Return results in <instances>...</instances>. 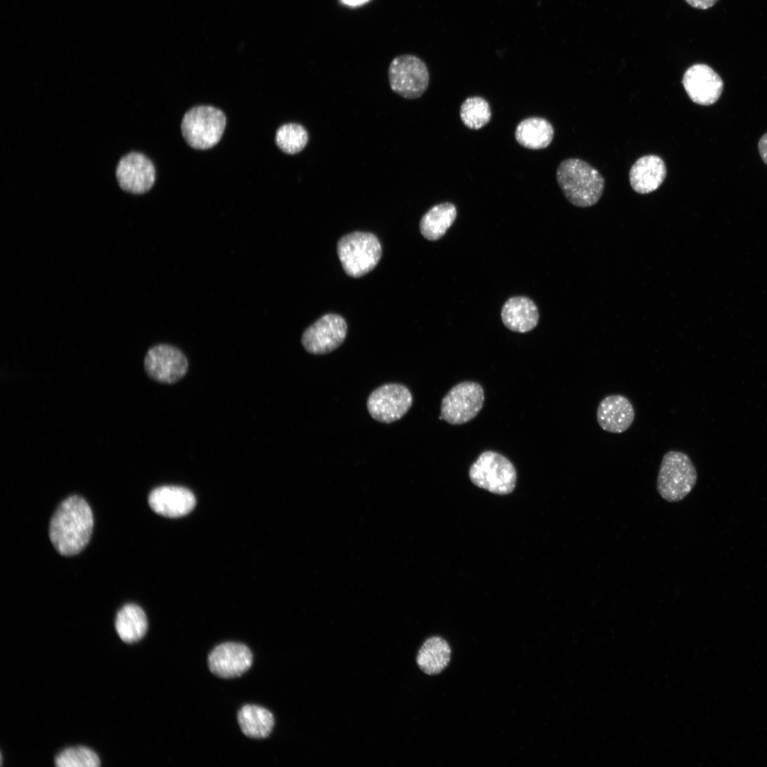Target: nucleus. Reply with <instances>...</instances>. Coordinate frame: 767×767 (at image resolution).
<instances>
[{"label": "nucleus", "instance_id": "obj_1", "mask_svg": "<svg viewBox=\"0 0 767 767\" xmlns=\"http://www.w3.org/2000/svg\"><path fill=\"white\" fill-rule=\"evenodd\" d=\"M93 526L87 502L81 496H71L59 505L50 520V541L60 554L76 555L89 543Z\"/></svg>", "mask_w": 767, "mask_h": 767}, {"label": "nucleus", "instance_id": "obj_2", "mask_svg": "<svg viewBox=\"0 0 767 767\" xmlns=\"http://www.w3.org/2000/svg\"><path fill=\"white\" fill-rule=\"evenodd\" d=\"M556 180L566 199L580 207L595 205L604 187V180L599 172L579 158L562 161L557 168Z\"/></svg>", "mask_w": 767, "mask_h": 767}, {"label": "nucleus", "instance_id": "obj_3", "mask_svg": "<svg viewBox=\"0 0 767 767\" xmlns=\"http://www.w3.org/2000/svg\"><path fill=\"white\" fill-rule=\"evenodd\" d=\"M697 473L689 456L670 450L663 457L656 482L660 496L668 502L685 499L695 487Z\"/></svg>", "mask_w": 767, "mask_h": 767}, {"label": "nucleus", "instance_id": "obj_4", "mask_svg": "<svg viewBox=\"0 0 767 767\" xmlns=\"http://www.w3.org/2000/svg\"><path fill=\"white\" fill-rule=\"evenodd\" d=\"M337 254L345 273L358 278L377 265L381 256V245L374 234L355 232L339 240Z\"/></svg>", "mask_w": 767, "mask_h": 767}, {"label": "nucleus", "instance_id": "obj_5", "mask_svg": "<svg viewBox=\"0 0 767 767\" xmlns=\"http://www.w3.org/2000/svg\"><path fill=\"white\" fill-rule=\"evenodd\" d=\"M226 123V116L220 109L211 106H197L184 114L181 132L190 147L206 150L219 141Z\"/></svg>", "mask_w": 767, "mask_h": 767}, {"label": "nucleus", "instance_id": "obj_6", "mask_svg": "<svg viewBox=\"0 0 767 767\" xmlns=\"http://www.w3.org/2000/svg\"><path fill=\"white\" fill-rule=\"evenodd\" d=\"M469 475L472 482L482 489L497 494L513 491L516 472L504 456L494 451L482 452L472 464Z\"/></svg>", "mask_w": 767, "mask_h": 767}, {"label": "nucleus", "instance_id": "obj_7", "mask_svg": "<svg viewBox=\"0 0 767 767\" xmlns=\"http://www.w3.org/2000/svg\"><path fill=\"white\" fill-rule=\"evenodd\" d=\"M388 75L391 89L409 99L421 97L430 81L425 63L413 55L396 57L390 63Z\"/></svg>", "mask_w": 767, "mask_h": 767}, {"label": "nucleus", "instance_id": "obj_8", "mask_svg": "<svg viewBox=\"0 0 767 767\" xmlns=\"http://www.w3.org/2000/svg\"><path fill=\"white\" fill-rule=\"evenodd\" d=\"M484 390L476 382L464 381L453 386L442 401V420L452 425L469 422L481 410Z\"/></svg>", "mask_w": 767, "mask_h": 767}, {"label": "nucleus", "instance_id": "obj_9", "mask_svg": "<svg viewBox=\"0 0 767 767\" xmlns=\"http://www.w3.org/2000/svg\"><path fill=\"white\" fill-rule=\"evenodd\" d=\"M413 396L410 390L400 384L383 385L369 395L367 409L376 420L390 423L401 419L410 409Z\"/></svg>", "mask_w": 767, "mask_h": 767}, {"label": "nucleus", "instance_id": "obj_10", "mask_svg": "<svg viewBox=\"0 0 767 767\" xmlns=\"http://www.w3.org/2000/svg\"><path fill=\"white\" fill-rule=\"evenodd\" d=\"M347 325L337 314H327L308 327L301 342L305 349L313 354H325L338 348L344 341Z\"/></svg>", "mask_w": 767, "mask_h": 767}, {"label": "nucleus", "instance_id": "obj_11", "mask_svg": "<svg viewBox=\"0 0 767 767\" xmlns=\"http://www.w3.org/2000/svg\"><path fill=\"white\" fill-rule=\"evenodd\" d=\"M187 361L178 348L165 344L150 348L144 358L147 375L160 383L173 384L186 374Z\"/></svg>", "mask_w": 767, "mask_h": 767}, {"label": "nucleus", "instance_id": "obj_12", "mask_svg": "<svg viewBox=\"0 0 767 767\" xmlns=\"http://www.w3.org/2000/svg\"><path fill=\"white\" fill-rule=\"evenodd\" d=\"M116 176L122 190L141 194L153 185L156 170L153 163L145 155L132 152L121 158L116 169Z\"/></svg>", "mask_w": 767, "mask_h": 767}, {"label": "nucleus", "instance_id": "obj_13", "mask_svg": "<svg viewBox=\"0 0 767 767\" xmlns=\"http://www.w3.org/2000/svg\"><path fill=\"white\" fill-rule=\"evenodd\" d=\"M682 84L690 99L704 106L715 103L724 87L720 76L705 64H695L687 68L682 77Z\"/></svg>", "mask_w": 767, "mask_h": 767}, {"label": "nucleus", "instance_id": "obj_14", "mask_svg": "<svg viewBox=\"0 0 767 767\" xmlns=\"http://www.w3.org/2000/svg\"><path fill=\"white\" fill-rule=\"evenodd\" d=\"M253 656L249 648L239 643L227 642L217 646L208 656V666L215 675L232 678L249 669Z\"/></svg>", "mask_w": 767, "mask_h": 767}, {"label": "nucleus", "instance_id": "obj_15", "mask_svg": "<svg viewBox=\"0 0 767 767\" xmlns=\"http://www.w3.org/2000/svg\"><path fill=\"white\" fill-rule=\"evenodd\" d=\"M148 501L154 512L169 518L187 515L196 503L192 491L178 486L157 487L149 494Z\"/></svg>", "mask_w": 767, "mask_h": 767}, {"label": "nucleus", "instance_id": "obj_16", "mask_svg": "<svg viewBox=\"0 0 767 767\" xmlns=\"http://www.w3.org/2000/svg\"><path fill=\"white\" fill-rule=\"evenodd\" d=\"M634 408L628 398L621 394L604 397L597 409V420L600 428L609 433H622L632 425Z\"/></svg>", "mask_w": 767, "mask_h": 767}, {"label": "nucleus", "instance_id": "obj_17", "mask_svg": "<svg viewBox=\"0 0 767 767\" xmlns=\"http://www.w3.org/2000/svg\"><path fill=\"white\" fill-rule=\"evenodd\" d=\"M666 173L665 164L660 157L656 155L644 156L638 158L630 169V185L639 194L650 193L660 186Z\"/></svg>", "mask_w": 767, "mask_h": 767}, {"label": "nucleus", "instance_id": "obj_18", "mask_svg": "<svg viewBox=\"0 0 767 767\" xmlns=\"http://www.w3.org/2000/svg\"><path fill=\"white\" fill-rule=\"evenodd\" d=\"M501 316L504 325L508 330L521 333L532 330L539 319L535 304L525 296L508 299L502 307Z\"/></svg>", "mask_w": 767, "mask_h": 767}, {"label": "nucleus", "instance_id": "obj_19", "mask_svg": "<svg viewBox=\"0 0 767 767\" xmlns=\"http://www.w3.org/2000/svg\"><path fill=\"white\" fill-rule=\"evenodd\" d=\"M554 129L545 119L532 116L521 121L515 130V138L523 147L538 150L548 147L552 142Z\"/></svg>", "mask_w": 767, "mask_h": 767}, {"label": "nucleus", "instance_id": "obj_20", "mask_svg": "<svg viewBox=\"0 0 767 767\" xmlns=\"http://www.w3.org/2000/svg\"><path fill=\"white\" fill-rule=\"evenodd\" d=\"M451 649L447 642L440 636L428 638L419 649L416 663L427 675L442 672L450 660Z\"/></svg>", "mask_w": 767, "mask_h": 767}, {"label": "nucleus", "instance_id": "obj_21", "mask_svg": "<svg viewBox=\"0 0 767 767\" xmlns=\"http://www.w3.org/2000/svg\"><path fill=\"white\" fill-rule=\"evenodd\" d=\"M115 628L123 641L129 643L138 641L148 629V620L144 611L134 604L124 605L116 614Z\"/></svg>", "mask_w": 767, "mask_h": 767}, {"label": "nucleus", "instance_id": "obj_22", "mask_svg": "<svg viewBox=\"0 0 767 767\" xmlns=\"http://www.w3.org/2000/svg\"><path fill=\"white\" fill-rule=\"evenodd\" d=\"M457 209L451 202L437 204L431 207L422 217L420 231L430 241L440 239L454 223Z\"/></svg>", "mask_w": 767, "mask_h": 767}, {"label": "nucleus", "instance_id": "obj_23", "mask_svg": "<svg viewBox=\"0 0 767 767\" xmlns=\"http://www.w3.org/2000/svg\"><path fill=\"white\" fill-rule=\"evenodd\" d=\"M238 723L243 734L254 739L267 737L274 725V718L268 709L247 705L242 707L238 712Z\"/></svg>", "mask_w": 767, "mask_h": 767}, {"label": "nucleus", "instance_id": "obj_24", "mask_svg": "<svg viewBox=\"0 0 767 767\" xmlns=\"http://www.w3.org/2000/svg\"><path fill=\"white\" fill-rule=\"evenodd\" d=\"M459 115L465 126L477 130L489 122L491 111L489 102L484 98L474 96L467 98L462 102Z\"/></svg>", "mask_w": 767, "mask_h": 767}, {"label": "nucleus", "instance_id": "obj_25", "mask_svg": "<svg viewBox=\"0 0 767 767\" xmlns=\"http://www.w3.org/2000/svg\"><path fill=\"white\" fill-rule=\"evenodd\" d=\"M275 141L283 152L287 154H295L300 152L307 145L308 133L301 124H285L276 131Z\"/></svg>", "mask_w": 767, "mask_h": 767}, {"label": "nucleus", "instance_id": "obj_26", "mask_svg": "<svg viewBox=\"0 0 767 767\" xmlns=\"http://www.w3.org/2000/svg\"><path fill=\"white\" fill-rule=\"evenodd\" d=\"M55 763L58 767H98L100 759L94 751L80 746L64 749L56 756Z\"/></svg>", "mask_w": 767, "mask_h": 767}, {"label": "nucleus", "instance_id": "obj_27", "mask_svg": "<svg viewBox=\"0 0 767 767\" xmlns=\"http://www.w3.org/2000/svg\"><path fill=\"white\" fill-rule=\"evenodd\" d=\"M718 0H685L691 6L698 9H707L713 6Z\"/></svg>", "mask_w": 767, "mask_h": 767}, {"label": "nucleus", "instance_id": "obj_28", "mask_svg": "<svg viewBox=\"0 0 767 767\" xmlns=\"http://www.w3.org/2000/svg\"><path fill=\"white\" fill-rule=\"evenodd\" d=\"M758 148L762 161L767 165V132L760 138Z\"/></svg>", "mask_w": 767, "mask_h": 767}, {"label": "nucleus", "instance_id": "obj_29", "mask_svg": "<svg viewBox=\"0 0 767 767\" xmlns=\"http://www.w3.org/2000/svg\"><path fill=\"white\" fill-rule=\"evenodd\" d=\"M343 1L346 4H347L349 5L354 6V5L360 4L367 1V0H343Z\"/></svg>", "mask_w": 767, "mask_h": 767}, {"label": "nucleus", "instance_id": "obj_30", "mask_svg": "<svg viewBox=\"0 0 767 767\" xmlns=\"http://www.w3.org/2000/svg\"><path fill=\"white\" fill-rule=\"evenodd\" d=\"M2 763V755L1 754V764Z\"/></svg>", "mask_w": 767, "mask_h": 767}]
</instances>
